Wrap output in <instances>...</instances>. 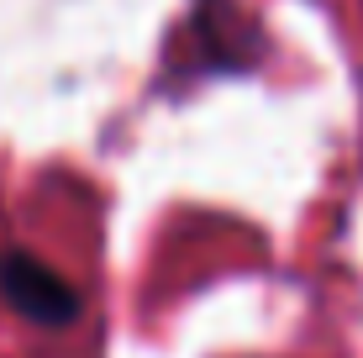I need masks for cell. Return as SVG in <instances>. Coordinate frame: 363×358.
Segmentation results:
<instances>
[{"label":"cell","mask_w":363,"mask_h":358,"mask_svg":"<svg viewBox=\"0 0 363 358\" xmlns=\"http://www.w3.org/2000/svg\"><path fill=\"white\" fill-rule=\"evenodd\" d=\"M0 295L37 327L79 322V290H74L53 264H43V258H32V253H6L0 258Z\"/></svg>","instance_id":"6da1fadb"}]
</instances>
